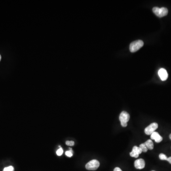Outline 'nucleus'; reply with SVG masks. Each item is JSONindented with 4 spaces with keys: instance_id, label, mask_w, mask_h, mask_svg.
<instances>
[{
    "instance_id": "obj_10",
    "label": "nucleus",
    "mask_w": 171,
    "mask_h": 171,
    "mask_svg": "<svg viewBox=\"0 0 171 171\" xmlns=\"http://www.w3.org/2000/svg\"><path fill=\"white\" fill-rule=\"evenodd\" d=\"M145 144L146 146V147H147L148 149H153L154 145L153 142L152 140L149 139V140H147L145 143Z\"/></svg>"
},
{
    "instance_id": "obj_19",
    "label": "nucleus",
    "mask_w": 171,
    "mask_h": 171,
    "mask_svg": "<svg viewBox=\"0 0 171 171\" xmlns=\"http://www.w3.org/2000/svg\"><path fill=\"white\" fill-rule=\"evenodd\" d=\"M169 138H170V139L171 140V134H170V135H169Z\"/></svg>"
},
{
    "instance_id": "obj_3",
    "label": "nucleus",
    "mask_w": 171,
    "mask_h": 171,
    "mask_svg": "<svg viewBox=\"0 0 171 171\" xmlns=\"http://www.w3.org/2000/svg\"><path fill=\"white\" fill-rule=\"evenodd\" d=\"M130 119V116L128 113L123 111L120 114L119 120L121 122V126L123 127H126L127 126V122Z\"/></svg>"
},
{
    "instance_id": "obj_12",
    "label": "nucleus",
    "mask_w": 171,
    "mask_h": 171,
    "mask_svg": "<svg viewBox=\"0 0 171 171\" xmlns=\"http://www.w3.org/2000/svg\"><path fill=\"white\" fill-rule=\"evenodd\" d=\"M65 154L67 156L69 157H72L73 156V151H72V149L70 148L69 151H66Z\"/></svg>"
},
{
    "instance_id": "obj_8",
    "label": "nucleus",
    "mask_w": 171,
    "mask_h": 171,
    "mask_svg": "<svg viewBox=\"0 0 171 171\" xmlns=\"http://www.w3.org/2000/svg\"><path fill=\"white\" fill-rule=\"evenodd\" d=\"M134 165L136 169H142L145 167V161H144V159H138L135 162Z\"/></svg>"
},
{
    "instance_id": "obj_21",
    "label": "nucleus",
    "mask_w": 171,
    "mask_h": 171,
    "mask_svg": "<svg viewBox=\"0 0 171 171\" xmlns=\"http://www.w3.org/2000/svg\"></svg>"
},
{
    "instance_id": "obj_7",
    "label": "nucleus",
    "mask_w": 171,
    "mask_h": 171,
    "mask_svg": "<svg viewBox=\"0 0 171 171\" xmlns=\"http://www.w3.org/2000/svg\"><path fill=\"white\" fill-rule=\"evenodd\" d=\"M158 75L162 81H165L167 79L168 75L167 72L164 68H160L158 71Z\"/></svg>"
},
{
    "instance_id": "obj_13",
    "label": "nucleus",
    "mask_w": 171,
    "mask_h": 171,
    "mask_svg": "<svg viewBox=\"0 0 171 171\" xmlns=\"http://www.w3.org/2000/svg\"><path fill=\"white\" fill-rule=\"evenodd\" d=\"M167 158L168 157L166 156V155L164 154H159V158L162 160H167Z\"/></svg>"
},
{
    "instance_id": "obj_18",
    "label": "nucleus",
    "mask_w": 171,
    "mask_h": 171,
    "mask_svg": "<svg viewBox=\"0 0 171 171\" xmlns=\"http://www.w3.org/2000/svg\"><path fill=\"white\" fill-rule=\"evenodd\" d=\"M166 161H167L169 163L171 164V157H169L167 158V159Z\"/></svg>"
},
{
    "instance_id": "obj_14",
    "label": "nucleus",
    "mask_w": 171,
    "mask_h": 171,
    "mask_svg": "<svg viewBox=\"0 0 171 171\" xmlns=\"http://www.w3.org/2000/svg\"><path fill=\"white\" fill-rule=\"evenodd\" d=\"M3 171H15V169L12 166H8L4 168Z\"/></svg>"
},
{
    "instance_id": "obj_1",
    "label": "nucleus",
    "mask_w": 171,
    "mask_h": 171,
    "mask_svg": "<svg viewBox=\"0 0 171 171\" xmlns=\"http://www.w3.org/2000/svg\"><path fill=\"white\" fill-rule=\"evenodd\" d=\"M144 45V42L141 40H137L132 42L130 45L129 49L131 52H135L140 49Z\"/></svg>"
},
{
    "instance_id": "obj_9",
    "label": "nucleus",
    "mask_w": 171,
    "mask_h": 171,
    "mask_svg": "<svg viewBox=\"0 0 171 171\" xmlns=\"http://www.w3.org/2000/svg\"><path fill=\"white\" fill-rule=\"evenodd\" d=\"M151 138L152 140H154L157 143H160L163 140V138L156 132H154L151 134Z\"/></svg>"
},
{
    "instance_id": "obj_15",
    "label": "nucleus",
    "mask_w": 171,
    "mask_h": 171,
    "mask_svg": "<svg viewBox=\"0 0 171 171\" xmlns=\"http://www.w3.org/2000/svg\"><path fill=\"white\" fill-rule=\"evenodd\" d=\"M60 147V148L59 149L57 150V151L56 153L58 156H60L62 155V154L63 153V150L62 149V148H61V146H59Z\"/></svg>"
},
{
    "instance_id": "obj_17",
    "label": "nucleus",
    "mask_w": 171,
    "mask_h": 171,
    "mask_svg": "<svg viewBox=\"0 0 171 171\" xmlns=\"http://www.w3.org/2000/svg\"><path fill=\"white\" fill-rule=\"evenodd\" d=\"M114 171H122L121 169L119 167H116L114 169Z\"/></svg>"
},
{
    "instance_id": "obj_16",
    "label": "nucleus",
    "mask_w": 171,
    "mask_h": 171,
    "mask_svg": "<svg viewBox=\"0 0 171 171\" xmlns=\"http://www.w3.org/2000/svg\"><path fill=\"white\" fill-rule=\"evenodd\" d=\"M66 144L68 146H73L74 145V142L73 141H66Z\"/></svg>"
},
{
    "instance_id": "obj_20",
    "label": "nucleus",
    "mask_w": 171,
    "mask_h": 171,
    "mask_svg": "<svg viewBox=\"0 0 171 171\" xmlns=\"http://www.w3.org/2000/svg\"><path fill=\"white\" fill-rule=\"evenodd\" d=\"M1 55H0V61H1Z\"/></svg>"
},
{
    "instance_id": "obj_11",
    "label": "nucleus",
    "mask_w": 171,
    "mask_h": 171,
    "mask_svg": "<svg viewBox=\"0 0 171 171\" xmlns=\"http://www.w3.org/2000/svg\"><path fill=\"white\" fill-rule=\"evenodd\" d=\"M140 148L141 149L142 151V152H147V150H148V149H147V147H146V146L145 145V143H143V144H141L139 146Z\"/></svg>"
},
{
    "instance_id": "obj_4",
    "label": "nucleus",
    "mask_w": 171,
    "mask_h": 171,
    "mask_svg": "<svg viewBox=\"0 0 171 171\" xmlns=\"http://www.w3.org/2000/svg\"><path fill=\"white\" fill-rule=\"evenodd\" d=\"M99 165H100V163L99 161L94 159V160L90 161L86 164V168L88 170L95 171L99 167Z\"/></svg>"
},
{
    "instance_id": "obj_5",
    "label": "nucleus",
    "mask_w": 171,
    "mask_h": 171,
    "mask_svg": "<svg viewBox=\"0 0 171 171\" xmlns=\"http://www.w3.org/2000/svg\"><path fill=\"white\" fill-rule=\"evenodd\" d=\"M158 125L156 123L151 124L149 126L145 128V132L147 135H151L158 128Z\"/></svg>"
},
{
    "instance_id": "obj_6",
    "label": "nucleus",
    "mask_w": 171,
    "mask_h": 171,
    "mask_svg": "<svg viewBox=\"0 0 171 171\" xmlns=\"http://www.w3.org/2000/svg\"><path fill=\"white\" fill-rule=\"evenodd\" d=\"M142 151L140 147L137 146H135L133 147L132 151L130 153L131 156L138 158L139 156V154L142 153Z\"/></svg>"
},
{
    "instance_id": "obj_2",
    "label": "nucleus",
    "mask_w": 171,
    "mask_h": 171,
    "mask_svg": "<svg viewBox=\"0 0 171 171\" xmlns=\"http://www.w3.org/2000/svg\"><path fill=\"white\" fill-rule=\"evenodd\" d=\"M153 12L157 16L160 18L167 15L168 13V10L165 7L159 8L154 7L153 8Z\"/></svg>"
}]
</instances>
